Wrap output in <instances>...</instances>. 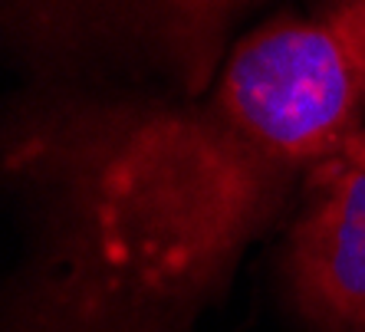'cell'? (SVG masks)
I'll return each instance as SVG.
<instances>
[{"instance_id": "1", "label": "cell", "mask_w": 365, "mask_h": 332, "mask_svg": "<svg viewBox=\"0 0 365 332\" xmlns=\"http://www.w3.org/2000/svg\"><path fill=\"white\" fill-rule=\"evenodd\" d=\"M362 128L365 66L326 17L270 20L191 99L73 93L10 115L7 175L46 194L10 332H185Z\"/></svg>"}, {"instance_id": "3", "label": "cell", "mask_w": 365, "mask_h": 332, "mask_svg": "<svg viewBox=\"0 0 365 332\" xmlns=\"http://www.w3.org/2000/svg\"><path fill=\"white\" fill-rule=\"evenodd\" d=\"M283 276L319 332H365V128L306 175Z\"/></svg>"}, {"instance_id": "4", "label": "cell", "mask_w": 365, "mask_h": 332, "mask_svg": "<svg viewBox=\"0 0 365 332\" xmlns=\"http://www.w3.org/2000/svg\"><path fill=\"white\" fill-rule=\"evenodd\" d=\"M323 17L339 30L342 40L352 46V53L365 66V0H329Z\"/></svg>"}, {"instance_id": "2", "label": "cell", "mask_w": 365, "mask_h": 332, "mask_svg": "<svg viewBox=\"0 0 365 332\" xmlns=\"http://www.w3.org/2000/svg\"><path fill=\"white\" fill-rule=\"evenodd\" d=\"M257 0H7L10 36L53 69L155 79L191 99L227 60L230 26Z\"/></svg>"}]
</instances>
